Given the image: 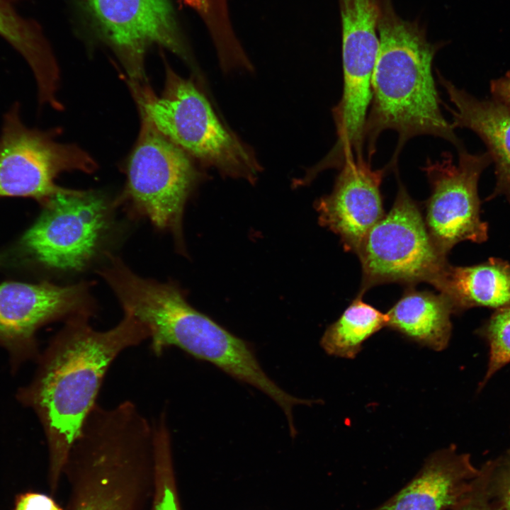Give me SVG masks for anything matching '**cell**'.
Instances as JSON below:
<instances>
[{
  "instance_id": "obj_2",
  "label": "cell",
  "mask_w": 510,
  "mask_h": 510,
  "mask_svg": "<svg viewBox=\"0 0 510 510\" xmlns=\"http://www.w3.org/2000/svg\"><path fill=\"white\" fill-rule=\"evenodd\" d=\"M378 30L371 106L363 134L369 160L379 135L389 129L397 132L398 142L387 168L395 165L404 144L417 135L440 137L461 147L453 126L441 111V101L431 71L441 46L428 40L419 23L399 16L392 0L383 1Z\"/></svg>"
},
{
  "instance_id": "obj_1",
  "label": "cell",
  "mask_w": 510,
  "mask_h": 510,
  "mask_svg": "<svg viewBox=\"0 0 510 510\" xmlns=\"http://www.w3.org/2000/svg\"><path fill=\"white\" fill-rule=\"evenodd\" d=\"M91 316L66 319L40 357L34 379L18 398L37 414L47 438L51 471L58 476L90 412L110 365L123 351L149 339L147 328L125 314L111 329L98 331Z\"/></svg>"
},
{
  "instance_id": "obj_23",
  "label": "cell",
  "mask_w": 510,
  "mask_h": 510,
  "mask_svg": "<svg viewBox=\"0 0 510 510\" xmlns=\"http://www.w3.org/2000/svg\"><path fill=\"white\" fill-rule=\"evenodd\" d=\"M201 17L210 31L225 28L230 22L228 0H182Z\"/></svg>"
},
{
  "instance_id": "obj_7",
  "label": "cell",
  "mask_w": 510,
  "mask_h": 510,
  "mask_svg": "<svg viewBox=\"0 0 510 510\" xmlns=\"http://www.w3.org/2000/svg\"><path fill=\"white\" fill-rule=\"evenodd\" d=\"M356 254L362 296L382 283L431 285L448 263L434 243L419 205L400 183L392 208L369 230Z\"/></svg>"
},
{
  "instance_id": "obj_17",
  "label": "cell",
  "mask_w": 510,
  "mask_h": 510,
  "mask_svg": "<svg viewBox=\"0 0 510 510\" xmlns=\"http://www.w3.org/2000/svg\"><path fill=\"white\" fill-rule=\"evenodd\" d=\"M453 310L440 293L407 290L387 312L389 327L434 351L445 349L450 341Z\"/></svg>"
},
{
  "instance_id": "obj_8",
  "label": "cell",
  "mask_w": 510,
  "mask_h": 510,
  "mask_svg": "<svg viewBox=\"0 0 510 510\" xmlns=\"http://www.w3.org/2000/svg\"><path fill=\"white\" fill-rule=\"evenodd\" d=\"M19 110L16 103L4 117L0 135V198H30L43 204L67 189L55 183L60 174L91 173L96 169L95 161L82 149L56 141L57 130L26 126Z\"/></svg>"
},
{
  "instance_id": "obj_22",
  "label": "cell",
  "mask_w": 510,
  "mask_h": 510,
  "mask_svg": "<svg viewBox=\"0 0 510 510\" xmlns=\"http://www.w3.org/2000/svg\"><path fill=\"white\" fill-rule=\"evenodd\" d=\"M479 482L487 497L504 510H510V447L479 468Z\"/></svg>"
},
{
  "instance_id": "obj_12",
  "label": "cell",
  "mask_w": 510,
  "mask_h": 510,
  "mask_svg": "<svg viewBox=\"0 0 510 510\" xmlns=\"http://www.w3.org/2000/svg\"><path fill=\"white\" fill-rule=\"evenodd\" d=\"M85 283L61 286L47 281L0 283V346L17 366L38 353L35 334L42 325L77 314L92 315Z\"/></svg>"
},
{
  "instance_id": "obj_21",
  "label": "cell",
  "mask_w": 510,
  "mask_h": 510,
  "mask_svg": "<svg viewBox=\"0 0 510 510\" xmlns=\"http://www.w3.org/2000/svg\"><path fill=\"white\" fill-rule=\"evenodd\" d=\"M476 332L489 348L487 371L480 385L482 388L497 371L510 363V307L494 310Z\"/></svg>"
},
{
  "instance_id": "obj_4",
  "label": "cell",
  "mask_w": 510,
  "mask_h": 510,
  "mask_svg": "<svg viewBox=\"0 0 510 510\" xmlns=\"http://www.w3.org/2000/svg\"><path fill=\"white\" fill-rule=\"evenodd\" d=\"M130 86L141 113L188 155L225 176L256 181L261 167L254 152L220 122L191 80L166 67L160 96L147 81Z\"/></svg>"
},
{
  "instance_id": "obj_15",
  "label": "cell",
  "mask_w": 510,
  "mask_h": 510,
  "mask_svg": "<svg viewBox=\"0 0 510 510\" xmlns=\"http://www.w3.org/2000/svg\"><path fill=\"white\" fill-rule=\"evenodd\" d=\"M454 108L452 125L475 132L495 166L496 184L488 199L504 196L510 205V110L494 99H479L438 74Z\"/></svg>"
},
{
  "instance_id": "obj_9",
  "label": "cell",
  "mask_w": 510,
  "mask_h": 510,
  "mask_svg": "<svg viewBox=\"0 0 510 510\" xmlns=\"http://www.w3.org/2000/svg\"><path fill=\"white\" fill-rule=\"evenodd\" d=\"M458 149L455 164L450 153L427 160L424 171L431 187L424 222L438 249L447 256L459 242L483 243L488 239V224L481 219L478 181L492 163L488 154H470Z\"/></svg>"
},
{
  "instance_id": "obj_10",
  "label": "cell",
  "mask_w": 510,
  "mask_h": 510,
  "mask_svg": "<svg viewBox=\"0 0 510 510\" xmlns=\"http://www.w3.org/2000/svg\"><path fill=\"white\" fill-rule=\"evenodd\" d=\"M383 1L340 0L344 89L333 114L338 135L336 147L344 152H359L364 146Z\"/></svg>"
},
{
  "instance_id": "obj_24",
  "label": "cell",
  "mask_w": 510,
  "mask_h": 510,
  "mask_svg": "<svg viewBox=\"0 0 510 510\" xmlns=\"http://www.w3.org/2000/svg\"><path fill=\"white\" fill-rule=\"evenodd\" d=\"M451 510H504L492 501L475 478L471 489Z\"/></svg>"
},
{
  "instance_id": "obj_11",
  "label": "cell",
  "mask_w": 510,
  "mask_h": 510,
  "mask_svg": "<svg viewBox=\"0 0 510 510\" xmlns=\"http://www.w3.org/2000/svg\"><path fill=\"white\" fill-rule=\"evenodd\" d=\"M102 36L131 82L147 81L144 58L153 45L192 64L191 52L169 0H84Z\"/></svg>"
},
{
  "instance_id": "obj_26",
  "label": "cell",
  "mask_w": 510,
  "mask_h": 510,
  "mask_svg": "<svg viewBox=\"0 0 510 510\" xmlns=\"http://www.w3.org/2000/svg\"><path fill=\"white\" fill-rule=\"evenodd\" d=\"M490 91L494 100L510 110V72L494 79L490 83Z\"/></svg>"
},
{
  "instance_id": "obj_6",
  "label": "cell",
  "mask_w": 510,
  "mask_h": 510,
  "mask_svg": "<svg viewBox=\"0 0 510 510\" xmlns=\"http://www.w3.org/2000/svg\"><path fill=\"white\" fill-rule=\"evenodd\" d=\"M189 157L142 114L138 138L127 166L125 188L119 200L133 215L170 230L178 242L183 208L199 178Z\"/></svg>"
},
{
  "instance_id": "obj_19",
  "label": "cell",
  "mask_w": 510,
  "mask_h": 510,
  "mask_svg": "<svg viewBox=\"0 0 510 510\" xmlns=\"http://www.w3.org/2000/svg\"><path fill=\"white\" fill-rule=\"evenodd\" d=\"M362 297L358 295L341 317L324 332L320 345L327 354L353 358L368 339L387 327V313L365 302Z\"/></svg>"
},
{
  "instance_id": "obj_3",
  "label": "cell",
  "mask_w": 510,
  "mask_h": 510,
  "mask_svg": "<svg viewBox=\"0 0 510 510\" xmlns=\"http://www.w3.org/2000/svg\"><path fill=\"white\" fill-rule=\"evenodd\" d=\"M113 290L124 313L133 316L148 330L151 350L156 356L177 347L263 392L284 412L295 404L296 397L264 371L248 342L194 309L175 284L127 271L117 278Z\"/></svg>"
},
{
  "instance_id": "obj_14",
  "label": "cell",
  "mask_w": 510,
  "mask_h": 510,
  "mask_svg": "<svg viewBox=\"0 0 510 510\" xmlns=\"http://www.w3.org/2000/svg\"><path fill=\"white\" fill-rule=\"evenodd\" d=\"M479 468L454 445L430 454L402 488L371 510H451L471 489Z\"/></svg>"
},
{
  "instance_id": "obj_18",
  "label": "cell",
  "mask_w": 510,
  "mask_h": 510,
  "mask_svg": "<svg viewBox=\"0 0 510 510\" xmlns=\"http://www.w3.org/2000/svg\"><path fill=\"white\" fill-rule=\"evenodd\" d=\"M21 0H0V36L30 66L38 86V96L54 98L60 84L57 61L40 25L23 17L17 5Z\"/></svg>"
},
{
  "instance_id": "obj_16",
  "label": "cell",
  "mask_w": 510,
  "mask_h": 510,
  "mask_svg": "<svg viewBox=\"0 0 510 510\" xmlns=\"http://www.w3.org/2000/svg\"><path fill=\"white\" fill-rule=\"evenodd\" d=\"M431 285L448 300L453 314L472 307H510V264L499 258L468 266L448 263Z\"/></svg>"
},
{
  "instance_id": "obj_13",
  "label": "cell",
  "mask_w": 510,
  "mask_h": 510,
  "mask_svg": "<svg viewBox=\"0 0 510 510\" xmlns=\"http://www.w3.org/2000/svg\"><path fill=\"white\" fill-rule=\"evenodd\" d=\"M333 191L316 205L320 224L336 234L346 251L357 254L369 230L384 216L380 185L387 169H373L364 158L348 157Z\"/></svg>"
},
{
  "instance_id": "obj_5",
  "label": "cell",
  "mask_w": 510,
  "mask_h": 510,
  "mask_svg": "<svg viewBox=\"0 0 510 510\" xmlns=\"http://www.w3.org/2000/svg\"><path fill=\"white\" fill-rule=\"evenodd\" d=\"M33 224L0 251V268L79 271L95 255L108 227V208L95 193L71 189L43 204Z\"/></svg>"
},
{
  "instance_id": "obj_20",
  "label": "cell",
  "mask_w": 510,
  "mask_h": 510,
  "mask_svg": "<svg viewBox=\"0 0 510 510\" xmlns=\"http://www.w3.org/2000/svg\"><path fill=\"white\" fill-rule=\"evenodd\" d=\"M154 483L152 510H179L174 486L171 436L167 419L159 417L154 423Z\"/></svg>"
},
{
  "instance_id": "obj_25",
  "label": "cell",
  "mask_w": 510,
  "mask_h": 510,
  "mask_svg": "<svg viewBox=\"0 0 510 510\" xmlns=\"http://www.w3.org/2000/svg\"><path fill=\"white\" fill-rule=\"evenodd\" d=\"M16 510H62L46 495L30 493L23 495L18 502Z\"/></svg>"
}]
</instances>
